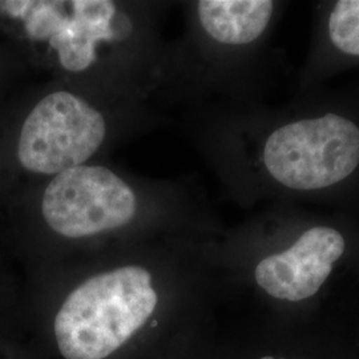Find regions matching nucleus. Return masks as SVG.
<instances>
[{"mask_svg":"<svg viewBox=\"0 0 359 359\" xmlns=\"http://www.w3.org/2000/svg\"><path fill=\"white\" fill-rule=\"evenodd\" d=\"M0 10L25 22L32 39L48 40L68 71H84L96 59V43L108 38L112 1H0Z\"/></svg>","mask_w":359,"mask_h":359,"instance_id":"obj_5","label":"nucleus"},{"mask_svg":"<svg viewBox=\"0 0 359 359\" xmlns=\"http://www.w3.org/2000/svg\"><path fill=\"white\" fill-rule=\"evenodd\" d=\"M273 10L274 3L269 0H201L197 4L206 34L231 46L249 44L259 38Z\"/></svg>","mask_w":359,"mask_h":359,"instance_id":"obj_7","label":"nucleus"},{"mask_svg":"<svg viewBox=\"0 0 359 359\" xmlns=\"http://www.w3.org/2000/svg\"><path fill=\"white\" fill-rule=\"evenodd\" d=\"M329 34L339 51L359 56V0H341L335 4Z\"/></svg>","mask_w":359,"mask_h":359,"instance_id":"obj_8","label":"nucleus"},{"mask_svg":"<svg viewBox=\"0 0 359 359\" xmlns=\"http://www.w3.org/2000/svg\"><path fill=\"white\" fill-rule=\"evenodd\" d=\"M264 359H273V358H270V357H266V358H264Z\"/></svg>","mask_w":359,"mask_h":359,"instance_id":"obj_9","label":"nucleus"},{"mask_svg":"<svg viewBox=\"0 0 359 359\" xmlns=\"http://www.w3.org/2000/svg\"><path fill=\"white\" fill-rule=\"evenodd\" d=\"M137 198L128 184L108 168L79 165L56 175L47 185L41 213L52 231L83 238L128 225Z\"/></svg>","mask_w":359,"mask_h":359,"instance_id":"obj_4","label":"nucleus"},{"mask_svg":"<svg viewBox=\"0 0 359 359\" xmlns=\"http://www.w3.org/2000/svg\"><path fill=\"white\" fill-rule=\"evenodd\" d=\"M103 114L67 90L43 97L22 127L18 158L27 170L59 175L83 165L103 145Z\"/></svg>","mask_w":359,"mask_h":359,"instance_id":"obj_3","label":"nucleus"},{"mask_svg":"<svg viewBox=\"0 0 359 359\" xmlns=\"http://www.w3.org/2000/svg\"><path fill=\"white\" fill-rule=\"evenodd\" d=\"M158 297L149 270L127 265L96 274L65 298L55 337L65 359H105L154 314Z\"/></svg>","mask_w":359,"mask_h":359,"instance_id":"obj_1","label":"nucleus"},{"mask_svg":"<svg viewBox=\"0 0 359 359\" xmlns=\"http://www.w3.org/2000/svg\"><path fill=\"white\" fill-rule=\"evenodd\" d=\"M344 252L345 240L339 231L311 228L290 249L266 257L257 265V283L278 299H306L321 289Z\"/></svg>","mask_w":359,"mask_h":359,"instance_id":"obj_6","label":"nucleus"},{"mask_svg":"<svg viewBox=\"0 0 359 359\" xmlns=\"http://www.w3.org/2000/svg\"><path fill=\"white\" fill-rule=\"evenodd\" d=\"M264 164L274 179L292 189L332 187L359 165V128L334 114L290 123L270 135Z\"/></svg>","mask_w":359,"mask_h":359,"instance_id":"obj_2","label":"nucleus"}]
</instances>
